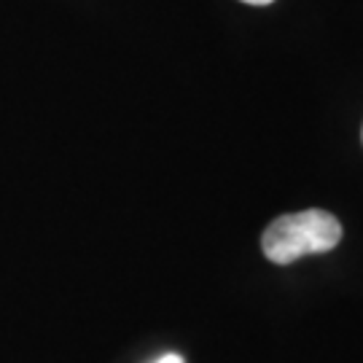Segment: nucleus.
I'll return each instance as SVG.
<instances>
[{
  "label": "nucleus",
  "instance_id": "2",
  "mask_svg": "<svg viewBox=\"0 0 363 363\" xmlns=\"http://www.w3.org/2000/svg\"><path fill=\"white\" fill-rule=\"evenodd\" d=\"M154 363H186L181 358V355H178V352H167V355H162V358H156Z\"/></svg>",
  "mask_w": 363,
  "mask_h": 363
},
{
  "label": "nucleus",
  "instance_id": "1",
  "mask_svg": "<svg viewBox=\"0 0 363 363\" xmlns=\"http://www.w3.org/2000/svg\"><path fill=\"white\" fill-rule=\"evenodd\" d=\"M342 240V223L328 210L310 208L274 218L261 234V250L272 264H294L301 256L328 253Z\"/></svg>",
  "mask_w": 363,
  "mask_h": 363
},
{
  "label": "nucleus",
  "instance_id": "3",
  "mask_svg": "<svg viewBox=\"0 0 363 363\" xmlns=\"http://www.w3.org/2000/svg\"><path fill=\"white\" fill-rule=\"evenodd\" d=\"M242 3H247V6H269L274 0H242Z\"/></svg>",
  "mask_w": 363,
  "mask_h": 363
}]
</instances>
